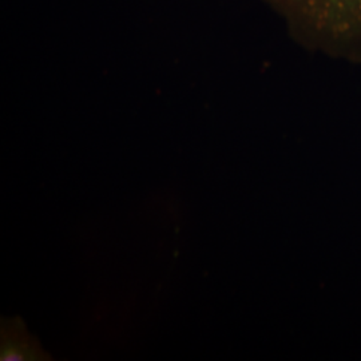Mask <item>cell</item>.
<instances>
[{"mask_svg": "<svg viewBox=\"0 0 361 361\" xmlns=\"http://www.w3.org/2000/svg\"><path fill=\"white\" fill-rule=\"evenodd\" d=\"M304 47L361 59V0H259Z\"/></svg>", "mask_w": 361, "mask_h": 361, "instance_id": "obj_1", "label": "cell"}]
</instances>
